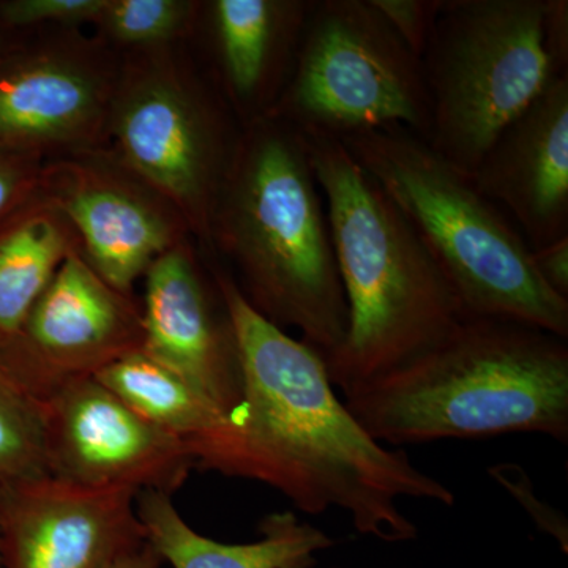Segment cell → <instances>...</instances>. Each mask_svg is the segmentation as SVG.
Here are the masks:
<instances>
[{"mask_svg":"<svg viewBox=\"0 0 568 568\" xmlns=\"http://www.w3.org/2000/svg\"><path fill=\"white\" fill-rule=\"evenodd\" d=\"M241 354V405L189 443L194 469L260 481L308 515L346 511L386 544L416 540L398 500L455 504L450 488L366 433L335 394L324 358L256 312L219 260L209 261Z\"/></svg>","mask_w":568,"mask_h":568,"instance_id":"cell-1","label":"cell"},{"mask_svg":"<svg viewBox=\"0 0 568 568\" xmlns=\"http://www.w3.org/2000/svg\"><path fill=\"white\" fill-rule=\"evenodd\" d=\"M212 254L265 320L295 328L327 358L347 331V305L327 207L308 141L280 119L242 129L212 220Z\"/></svg>","mask_w":568,"mask_h":568,"instance_id":"cell-2","label":"cell"},{"mask_svg":"<svg viewBox=\"0 0 568 568\" xmlns=\"http://www.w3.org/2000/svg\"><path fill=\"white\" fill-rule=\"evenodd\" d=\"M384 446L536 433L568 440V343L530 325L466 317L439 345L346 396Z\"/></svg>","mask_w":568,"mask_h":568,"instance_id":"cell-3","label":"cell"},{"mask_svg":"<svg viewBox=\"0 0 568 568\" xmlns=\"http://www.w3.org/2000/svg\"><path fill=\"white\" fill-rule=\"evenodd\" d=\"M305 138L347 305L345 339L324 362L346 398L439 345L466 317L405 213L345 144Z\"/></svg>","mask_w":568,"mask_h":568,"instance_id":"cell-4","label":"cell"},{"mask_svg":"<svg viewBox=\"0 0 568 568\" xmlns=\"http://www.w3.org/2000/svg\"><path fill=\"white\" fill-rule=\"evenodd\" d=\"M339 142L405 213L465 317L514 321L568 339V301L544 283L521 231L473 175L399 126Z\"/></svg>","mask_w":568,"mask_h":568,"instance_id":"cell-5","label":"cell"},{"mask_svg":"<svg viewBox=\"0 0 568 568\" xmlns=\"http://www.w3.org/2000/svg\"><path fill=\"white\" fill-rule=\"evenodd\" d=\"M432 106L426 142L473 175L500 133L556 77L544 0H444L426 48Z\"/></svg>","mask_w":568,"mask_h":568,"instance_id":"cell-6","label":"cell"},{"mask_svg":"<svg viewBox=\"0 0 568 568\" xmlns=\"http://www.w3.org/2000/svg\"><path fill=\"white\" fill-rule=\"evenodd\" d=\"M242 129L212 81L181 65L173 44L121 52L108 145L178 207L207 257Z\"/></svg>","mask_w":568,"mask_h":568,"instance_id":"cell-7","label":"cell"},{"mask_svg":"<svg viewBox=\"0 0 568 568\" xmlns=\"http://www.w3.org/2000/svg\"><path fill=\"white\" fill-rule=\"evenodd\" d=\"M272 118L304 136L345 141L399 129L428 140L420 59L369 0H315L290 84Z\"/></svg>","mask_w":568,"mask_h":568,"instance_id":"cell-8","label":"cell"},{"mask_svg":"<svg viewBox=\"0 0 568 568\" xmlns=\"http://www.w3.org/2000/svg\"><path fill=\"white\" fill-rule=\"evenodd\" d=\"M39 189L69 219L85 263L123 294L193 241L178 207L108 144L44 160Z\"/></svg>","mask_w":568,"mask_h":568,"instance_id":"cell-9","label":"cell"},{"mask_svg":"<svg viewBox=\"0 0 568 568\" xmlns=\"http://www.w3.org/2000/svg\"><path fill=\"white\" fill-rule=\"evenodd\" d=\"M121 52L81 29H44L0 65V144L47 159L108 144Z\"/></svg>","mask_w":568,"mask_h":568,"instance_id":"cell-10","label":"cell"},{"mask_svg":"<svg viewBox=\"0 0 568 568\" xmlns=\"http://www.w3.org/2000/svg\"><path fill=\"white\" fill-rule=\"evenodd\" d=\"M144 342L140 302L71 254L33 305L0 362L41 403L73 381L93 377Z\"/></svg>","mask_w":568,"mask_h":568,"instance_id":"cell-11","label":"cell"},{"mask_svg":"<svg viewBox=\"0 0 568 568\" xmlns=\"http://www.w3.org/2000/svg\"><path fill=\"white\" fill-rule=\"evenodd\" d=\"M48 474L91 488L173 496L189 480V444L149 424L95 377L73 381L44 399Z\"/></svg>","mask_w":568,"mask_h":568,"instance_id":"cell-12","label":"cell"},{"mask_svg":"<svg viewBox=\"0 0 568 568\" xmlns=\"http://www.w3.org/2000/svg\"><path fill=\"white\" fill-rule=\"evenodd\" d=\"M193 241L160 256L142 278V353L182 377L224 417L244 394L241 354L211 265Z\"/></svg>","mask_w":568,"mask_h":568,"instance_id":"cell-13","label":"cell"},{"mask_svg":"<svg viewBox=\"0 0 568 568\" xmlns=\"http://www.w3.org/2000/svg\"><path fill=\"white\" fill-rule=\"evenodd\" d=\"M140 493L33 478L0 503L3 568H110L145 544Z\"/></svg>","mask_w":568,"mask_h":568,"instance_id":"cell-14","label":"cell"},{"mask_svg":"<svg viewBox=\"0 0 568 568\" xmlns=\"http://www.w3.org/2000/svg\"><path fill=\"white\" fill-rule=\"evenodd\" d=\"M473 179L530 248L568 235V74L497 136Z\"/></svg>","mask_w":568,"mask_h":568,"instance_id":"cell-15","label":"cell"},{"mask_svg":"<svg viewBox=\"0 0 568 568\" xmlns=\"http://www.w3.org/2000/svg\"><path fill=\"white\" fill-rule=\"evenodd\" d=\"M315 0H211L200 28L212 84L242 126L267 118L293 77Z\"/></svg>","mask_w":568,"mask_h":568,"instance_id":"cell-16","label":"cell"},{"mask_svg":"<svg viewBox=\"0 0 568 568\" xmlns=\"http://www.w3.org/2000/svg\"><path fill=\"white\" fill-rule=\"evenodd\" d=\"M171 497L141 491L136 514L145 541L173 568H315L317 552L336 544L293 511L265 515L252 544H223L196 532Z\"/></svg>","mask_w":568,"mask_h":568,"instance_id":"cell-17","label":"cell"},{"mask_svg":"<svg viewBox=\"0 0 568 568\" xmlns=\"http://www.w3.org/2000/svg\"><path fill=\"white\" fill-rule=\"evenodd\" d=\"M80 241L61 209L37 189L0 216V353Z\"/></svg>","mask_w":568,"mask_h":568,"instance_id":"cell-18","label":"cell"},{"mask_svg":"<svg viewBox=\"0 0 568 568\" xmlns=\"http://www.w3.org/2000/svg\"><path fill=\"white\" fill-rule=\"evenodd\" d=\"M93 377L138 416L186 444L207 435L226 418L182 377L142 351L126 355Z\"/></svg>","mask_w":568,"mask_h":568,"instance_id":"cell-19","label":"cell"},{"mask_svg":"<svg viewBox=\"0 0 568 568\" xmlns=\"http://www.w3.org/2000/svg\"><path fill=\"white\" fill-rule=\"evenodd\" d=\"M50 476L44 447V407L0 362V503L14 488Z\"/></svg>","mask_w":568,"mask_h":568,"instance_id":"cell-20","label":"cell"},{"mask_svg":"<svg viewBox=\"0 0 568 568\" xmlns=\"http://www.w3.org/2000/svg\"><path fill=\"white\" fill-rule=\"evenodd\" d=\"M201 11L196 0H104L92 28L118 52L164 47L194 36Z\"/></svg>","mask_w":568,"mask_h":568,"instance_id":"cell-21","label":"cell"},{"mask_svg":"<svg viewBox=\"0 0 568 568\" xmlns=\"http://www.w3.org/2000/svg\"><path fill=\"white\" fill-rule=\"evenodd\" d=\"M103 6L104 0H2L0 18L20 32L92 28Z\"/></svg>","mask_w":568,"mask_h":568,"instance_id":"cell-22","label":"cell"},{"mask_svg":"<svg viewBox=\"0 0 568 568\" xmlns=\"http://www.w3.org/2000/svg\"><path fill=\"white\" fill-rule=\"evenodd\" d=\"M489 477L514 497L519 507L532 519L540 532L555 538L564 555H568V521L566 515L536 495L532 480L521 466L515 463H499L488 467Z\"/></svg>","mask_w":568,"mask_h":568,"instance_id":"cell-23","label":"cell"},{"mask_svg":"<svg viewBox=\"0 0 568 568\" xmlns=\"http://www.w3.org/2000/svg\"><path fill=\"white\" fill-rule=\"evenodd\" d=\"M399 40L418 59L424 58L443 11L444 0H369Z\"/></svg>","mask_w":568,"mask_h":568,"instance_id":"cell-24","label":"cell"},{"mask_svg":"<svg viewBox=\"0 0 568 568\" xmlns=\"http://www.w3.org/2000/svg\"><path fill=\"white\" fill-rule=\"evenodd\" d=\"M44 160L43 153L0 144V216L37 192Z\"/></svg>","mask_w":568,"mask_h":568,"instance_id":"cell-25","label":"cell"},{"mask_svg":"<svg viewBox=\"0 0 568 568\" xmlns=\"http://www.w3.org/2000/svg\"><path fill=\"white\" fill-rule=\"evenodd\" d=\"M544 40L556 73L568 74L567 0H544Z\"/></svg>","mask_w":568,"mask_h":568,"instance_id":"cell-26","label":"cell"},{"mask_svg":"<svg viewBox=\"0 0 568 568\" xmlns=\"http://www.w3.org/2000/svg\"><path fill=\"white\" fill-rule=\"evenodd\" d=\"M532 256L544 283L552 293L568 301V235L532 250Z\"/></svg>","mask_w":568,"mask_h":568,"instance_id":"cell-27","label":"cell"},{"mask_svg":"<svg viewBox=\"0 0 568 568\" xmlns=\"http://www.w3.org/2000/svg\"><path fill=\"white\" fill-rule=\"evenodd\" d=\"M163 560L155 549L145 541L141 547L132 549L121 556L110 568H160Z\"/></svg>","mask_w":568,"mask_h":568,"instance_id":"cell-28","label":"cell"},{"mask_svg":"<svg viewBox=\"0 0 568 568\" xmlns=\"http://www.w3.org/2000/svg\"><path fill=\"white\" fill-rule=\"evenodd\" d=\"M28 32L14 31L0 18V65L28 39Z\"/></svg>","mask_w":568,"mask_h":568,"instance_id":"cell-29","label":"cell"},{"mask_svg":"<svg viewBox=\"0 0 568 568\" xmlns=\"http://www.w3.org/2000/svg\"><path fill=\"white\" fill-rule=\"evenodd\" d=\"M0 568H3V564H2V555H0Z\"/></svg>","mask_w":568,"mask_h":568,"instance_id":"cell-30","label":"cell"},{"mask_svg":"<svg viewBox=\"0 0 568 568\" xmlns=\"http://www.w3.org/2000/svg\"><path fill=\"white\" fill-rule=\"evenodd\" d=\"M331 568H343V567H331Z\"/></svg>","mask_w":568,"mask_h":568,"instance_id":"cell-31","label":"cell"}]
</instances>
